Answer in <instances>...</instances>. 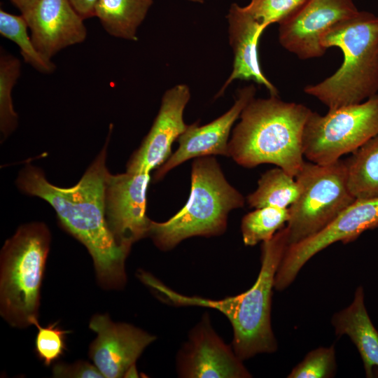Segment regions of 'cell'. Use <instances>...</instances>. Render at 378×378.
Listing matches in <instances>:
<instances>
[{
	"label": "cell",
	"mask_w": 378,
	"mask_h": 378,
	"mask_svg": "<svg viewBox=\"0 0 378 378\" xmlns=\"http://www.w3.org/2000/svg\"><path fill=\"white\" fill-rule=\"evenodd\" d=\"M149 173L108 174L105 188V216L116 243L130 251L136 241L148 237L151 220L146 214Z\"/></svg>",
	"instance_id": "obj_10"
},
{
	"label": "cell",
	"mask_w": 378,
	"mask_h": 378,
	"mask_svg": "<svg viewBox=\"0 0 378 378\" xmlns=\"http://www.w3.org/2000/svg\"><path fill=\"white\" fill-rule=\"evenodd\" d=\"M244 204V197L227 181L214 156L195 158L186 204L165 222L151 220L148 237L159 249L167 251L192 237L223 234L229 213Z\"/></svg>",
	"instance_id": "obj_5"
},
{
	"label": "cell",
	"mask_w": 378,
	"mask_h": 378,
	"mask_svg": "<svg viewBox=\"0 0 378 378\" xmlns=\"http://www.w3.org/2000/svg\"><path fill=\"white\" fill-rule=\"evenodd\" d=\"M331 322L337 335H346L356 345L366 377H374V368H378V331L366 310L362 286L357 288L352 302L335 314Z\"/></svg>",
	"instance_id": "obj_18"
},
{
	"label": "cell",
	"mask_w": 378,
	"mask_h": 378,
	"mask_svg": "<svg viewBox=\"0 0 378 378\" xmlns=\"http://www.w3.org/2000/svg\"><path fill=\"white\" fill-rule=\"evenodd\" d=\"M299 186L295 177L276 167L262 174L258 188L247 196L250 207L288 208L297 200Z\"/></svg>",
	"instance_id": "obj_21"
},
{
	"label": "cell",
	"mask_w": 378,
	"mask_h": 378,
	"mask_svg": "<svg viewBox=\"0 0 378 378\" xmlns=\"http://www.w3.org/2000/svg\"><path fill=\"white\" fill-rule=\"evenodd\" d=\"M34 325L38 328L35 340L36 355L45 365L49 366L64 354L66 335L70 332L58 327L57 322L41 327L36 320Z\"/></svg>",
	"instance_id": "obj_27"
},
{
	"label": "cell",
	"mask_w": 378,
	"mask_h": 378,
	"mask_svg": "<svg viewBox=\"0 0 378 378\" xmlns=\"http://www.w3.org/2000/svg\"><path fill=\"white\" fill-rule=\"evenodd\" d=\"M295 178L299 195L288 207V246L321 231L356 200L348 187L344 160L324 165L304 162Z\"/></svg>",
	"instance_id": "obj_7"
},
{
	"label": "cell",
	"mask_w": 378,
	"mask_h": 378,
	"mask_svg": "<svg viewBox=\"0 0 378 378\" xmlns=\"http://www.w3.org/2000/svg\"><path fill=\"white\" fill-rule=\"evenodd\" d=\"M138 372L135 364L131 365L126 371L124 377H138Z\"/></svg>",
	"instance_id": "obj_31"
},
{
	"label": "cell",
	"mask_w": 378,
	"mask_h": 378,
	"mask_svg": "<svg viewBox=\"0 0 378 378\" xmlns=\"http://www.w3.org/2000/svg\"><path fill=\"white\" fill-rule=\"evenodd\" d=\"M90 328L97 337L89 348V356L104 377H124L144 349L156 337L130 324L114 323L107 314H96Z\"/></svg>",
	"instance_id": "obj_13"
},
{
	"label": "cell",
	"mask_w": 378,
	"mask_h": 378,
	"mask_svg": "<svg viewBox=\"0 0 378 378\" xmlns=\"http://www.w3.org/2000/svg\"><path fill=\"white\" fill-rule=\"evenodd\" d=\"M349 189L356 200L378 197V133L346 160Z\"/></svg>",
	"instance_id": "obj_20"
},
{
	"label": "cell",
	"mask_w": 378,
	"mask_h": 378,
	"mask_svg": "<svg viewBox=\"0 0 378 378\" xmlns=\"http://www.w3.org/2000/svg\"><path fill=\"white\" fill-rule=\"evenodd\" d=\"M190 98L189 87L185 84L176 85L164 93L153 125L130 158L126 172L150 173L169 158L174 141L188 127L183 111Z\"/></svg>",
	"instance_id": "obj_14"
},
{
	"label": "cell",
	"mask_w": 378,
	"mask_h": 378,
	"mask_svg": "<svg viewBox=\"0 0 378 378\" xmlns=\"http://www.w3.org/2000/svg\"><path fill=\"white\" fill-rule=\"evenodd\" d=\"M189 1H195V2H203L204 0H189Z\"/></svg>",
	"instance_id": "obj_32"
},
{
	"label": "cell",
	"mask_w": 378,
	"mask_h": 378,
	"mask_svg": "<svg viewBox=\"0 0 378 378\" xmlns=\"http://www.w3.org/2000/svg\"><path fill=\"white\" fill-rule=\"evenodd\" d=\"M111 130L112 126L104 146L76 185L56 186L40 168L31 164L20 172L16 184L24 193L52 206L62 227L91 255L100 285L120 289L126 284L125 263L130 251L116 243L105 216L106 182L110 173L106 159Z\"/></svg>",
	"instance_id": "obj_1"
},
{
	"label": "cell",
	"mask_w": 378,
	"mask_h": 378,
	"mask_svg": "<svg viewBox=\"0 0 378 378\" xmlns=\"http://www.w3.org/2000/svg\"><path fill=\"white\" fill-rule=\"evenodd\" d=\"M24 18L36 48L48 59L87 37L84 19L69 0H40Z\"/></svg>",
	"instance_id": "obj_16"
},
{
	"label": "cell",
	"mask_w": 378,
	"mask_h": 378,
	"mask_svg": "<svg viewBox=\"0 0 378 378\" xmlns=\"http://www.w3.org/2000/svg\"><path fill=\"white\" fill-rule=\"evenodd\" d=\"M23 16L27 15L38 4L40 0H10Z\"/></svg>",
	"instance_id": "obj_30"
},
{
	"label": "cell",
	"mask_w": 378,
	"mask_h": 378,
	"mask_svg": "<svg viewBox=\"0 0 378 378\" xmlns=\"http://www.w3.org/2000/svg\"><path fill=\"white\" fill-rule=\"evenodd\" d=\"M326 50L340 48L344 59L330 77L304 91L329 110L360 104L378 92V17L368 12L336 24L323 36Z\"/></svg>",
	"instance_id": "obj_4"
},
{
	"label": "cell",
	"mask_w": 378,
	"mask_h": 378,
	"mask_svg": "<svg viewBox=\"0 0 378 378\" xmlns=\"http://www.w3.org/2000/svg\"><path fill=\"white\" fill-rule=\"evenodd\" d=\"M353 0H307L290 17L279 23L281 46L300 59L322 56L323 36L336 24L358 13Z\"/></svg>",
	"instance_id": "obj_11"
},
{
	"label": "cell",
	"mask_w": 378,
	"mask_h": 378,
	"mask_svg": "<svg viewBox=\"0 0 378 378\" xmlns=\"http://www.w3.org/2000/svg\"><path fill=\"white\" fill-rule=\"evenodd\" d=\"M378 133V94L360 104L312 111L302 134L304 156L318 164H329L352 153Z\"/></svg>",
	"instance_id": "obj_8"
},
{
	"label": "cell",
	"mask_w": 378,
	"mask_h": 378,
	"mask_svg": "<svg viewBox=\"0 0 378 378\" xmlns=\"http://www.w3.org/2000/svg\"><path fill=\"white\" fill-rule=\"evenodd\" d=\"M52 374L54 377H104L94 365L83 360L72 364L57 363L52 368Z\"/></svg>",
	"instance_id": "obj_28"
},
{
	"label": "cell",
	"mask_w": 378,
	"mask_h": 378,
	"mask_svg": "<svg viewBox=\"0 0 378 378\" xmlns=\"http://www.w3.org/2000/svg\"><path fill=\"white\" fill-rule=\"evenodd\" d=\"M288 208L265 206L246 214L241 223L243 241L253 246L270 240L288 220Z\"/></svg>",
	"instance_id": "obj_23"
},
{
	"label": "cell",
	"mask_w": 378,
	"mask_h": 378,
	"mask_svg": "<svg viewBox=\"0 0 378 378\" xmlns=\"http://www.w3.org/2000/svg\"><path fill=\"white\" fill-rule=\"evenodd\" d=\"M307 0H251L244 9L265 29L295 13Z\"/></svg>",
	"instance_id": "obj_26"
},
{
	"label": "cell",
	"mask_w": 378,
	"mask_h": 378,
	"mask_svg": "<svg viewBox=\"0 0 378 378\" xmlns=\"http://www.w3.org/2000/svg\"><path fill=\"white\" fill-rule=\"evenodd\" d=\"M334 346L318 347L309 351L287 376L288 378H329L336 371Z\"/></svg>",
	"instance_id": "obj_25"
},
{
	"label": "cell",
	"mask_w": 378,
	"mask_h": 378,
	"mask_svg": "<svg viewBox=\"0 0 378 378\" xmlns=\"http://www.w3.org/2000/svg\"><path fill=\"white\" fill-rule=\"evenodd\" d=\"M378 227V197L356 200L314 235L288 246L277 269L274 288H286L311 258L337 241L346 244L364 231Z\"/></svg>",
	"instance_id": "obj_9"
},
{
	"label": "cell",
	"mask_w": 378,
	"mask_h": 378,
	"mask_svg": "<svg viewBox=\"0 0 378 378\" xmlns=\"http://www.w3.org/2000/svg\"><path fill=\"white\" fill-rule=\"evenodd\" d=\"M28 24L22 15H13L0 10L1 35L15 43L24 62L36 71L43 74L52 73L55 69V64L36 48L28 34Z\"/></svg>",
	"instance_id": "obj_22"
},
{
	"label": "cell",
	"mask_w": 378,
	"mask_h": 378,
	"mask_svg": "<svg viewBox=\"0 0 378 378\" xmlns=\"http://www.w3.org/2000/svg\"><path fill=\"white\" fill-rule=\"evenodd\" d=\"M288 247L286 226L261 246V267L254 284L248 290L220 300L187 296L171 289L159 279L152 289L163 302L174 306H199L224 314L233 330L232 347L241 360L258 354L273 353L277 343L271 326L272 289L279 265Z\"/></svg>",
	"instance_id": "obj_2"
},
{
	"label": "cell",
	"mask_w": 378,
	"mask_h": 378,
	"mask_svg": "<svg viewBox=\"0 0 378 378\" xmlns=\"http://www.w3.org/2000/svg\"><path fill=\"white\" fill-rule=\"evenodd\" d=\"M253 99L228 142L230 157L243 167L272 164L295 177L302 167V134L312 111L272 96Z\"/></svg>",
	"instance_id": "obj_3"
},
{
	"label": "cell",
	"mask_w": 378,
	"mask_h": 378,
	"mask_svg": "<svg viewBox=\"0 0 378 378\" xmlns=\"http://www.w3.org/2000/svg\"><path fill=\"white\" fill-rule=\"evenodd\" d=\"M230 43L233 50L232 73L216 97L221 96L234 80H253L264 85L270 95L277 96L278 90L265 77L260 66L258 44L265 29L244 7L233 4L227 15Z\"/></svg>",
	"instance_id": "obj_17"
},
{
	"label": "cell",
	"mask_w": 378,
	"mask_h": 378,
	"mask_svg": "<svg viewBox=\"0 0 378 378\" xmlns=\"http://www.w3.org/2000/svg\"><path fill=\"white\" fill-rule=\"evenodd\" d=\"M152 4L153 0H99L94 16L111 36L135 41Z\"/></svg>",
	"instance_id": "obj_19"
},
{
	"label": "cell",
	"mask_w": 378,
	"mask_h": 378,
	"mask_svg": "<svg viewBox=\"0 0 378 378\" xmlns=\"http://www.w3.org/2000/svg\"><path fill=\"white\" fill-rule=\"evenodd\" d=\"M21 73L19 59L1 48L0 53V130L4 139L18 126V114L14 110L12 90Z\"/></svg>",
	"instance_id": "obj_24"
},
{
	"label": "cell",
	"mask_w": 378,
	"mask_h": 378,
	"mask_svg": "<svg viewBox=\"0 0 378 378\" xmlns=\"http://www.w3.org/2000/svg\"><path fill=\"white\" fill-rule=\"evenodd\" d=\"M50 243L43 223L21 225L1 252L0 311L13 327L26 328L38 320L40 289Z\"/></svg>",
	"instance_id": "obj_6"
},
{
	"label": "cell",
	"mask_w": 378,
	"mask_h": 378,
	"mask_svg": "<svg viewBox=\"0 0 378 378\" xmlns=\"http://www.w3.org/2000/svg\"><path fill=\"white\" fill-rule=\"evenodd\" d=\"M99 0H69L76 12L85 20L94 17L95 7Z\"/></svg>",
	"instance_id": "obj_29"
},
{
	"label": "cell",
	"mask_w": 378,
	"mask_h": 378,
	"mask_svg": "<svg viewBox=\"0 0 378 378\" xmlns=\"http://www.w3.org/2000/svg\"><path fill=\"white\" fill-rule=\"evenodd\" d=\"M255 91L253 85L240 89L234 104L224 114L204 125L199 126L198 122L188 125L178 139V148L158 168L155 180H161L170 170L190 159L213 155L230 157L228 138L231 129L243 109L254 98Z\"/></svg>",
	"instance_id": "obj_15"
},
{
	"label": "cell",
	"mask_w": 378,
	"mask_h": 378,
	"mask_svg": "<svg viewBox=\"0 0 378 378\" xmlns=\"http://www.w3.org/2000/svg\"><path fill=\"white\" fill-rule=\"evenodd\" d=\"M242 361L216 333L209 316L204 314L179 350L176 370L183 378L251 377Z\"/></svg>",
	"instance_id": "obj_12"
}]
</instances>
